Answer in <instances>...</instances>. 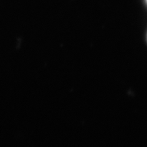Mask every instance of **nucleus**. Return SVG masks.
<instances>
[{
    "mask_svg": "<svg viewBox=\"0 0 147 147\" xmlns=\"http://www.w3.org/2000/svg\"><path fill=\"white\" fill-rule=\"evenodd\" d=\"M146 1H147V0H146Z\"/></svg>",
    "mask_w": 147,
    "mask_h": 147,
    "instance_id": "1",
    "label": "nucleus"
}]
</instances>
